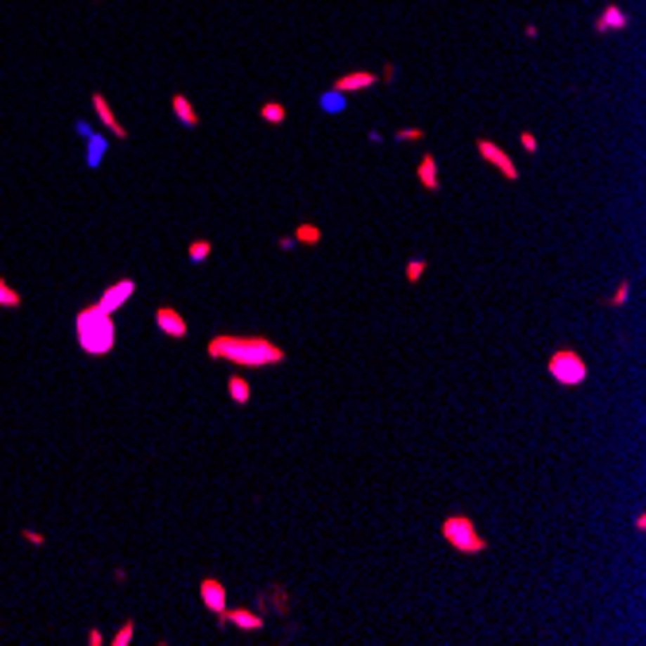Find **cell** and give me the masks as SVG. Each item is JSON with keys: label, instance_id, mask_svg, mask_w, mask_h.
<instances>
[{"label": "cell", "instance_id": "cell-19", "mask_svg": "<svg viewBox=\"0 0 646 646\" xmlns=\"http://www.w3.org/2000/svg\"><path fill=\"white\" fill-rule=\"evenodd\" d=\"M190 264H205V259H209V252H213V244L205 240V236H198V240H190Z\"/></svg>", "mask_w": 646, "mask_h": 646}, {"label": "cell", "instance_id": "cell-13", "mask_svg": "<svg viewBox=\"0 0 646 646\" xmlns=\"http://www.w3.org/2000/svg\"><path fill=\"white\" fill-rule=\"evenodd\" d=\"M171 112H174V120H179L182 128H190V132H194V128L202 124V117H198L194 101H190L186 93H174V97H171Z\"/></svg>", "mask_w": 646, "mask_h": 646}, {"label": "cell", "instance_id": "cell-16", "mask_svg": "<svg viewBox=\"0 0 646 646\" xmlns=\"http://www.w3.org/2000/svg\"><path fill=\"white\" fill-rule=\"evenodd\" d=\"M86 140H89V151H86V163H89V167H101V163H105V151H109V140H105V136H101V132H89V136H86Z\"/></svg>", "mask_w": 646, "mask_h": 646}, {"label": "cell", "instance_id": "cell-17", "mask_svg": "<svg viewBox=\"0 0 646 646\" xmlns=\"http://www.w3.org/2000/svg\"><path fill=\"white\" fill-rule=\"evenodd\" d=\"M259 120H264V124H283V120H287V105L283 101H264L259 105Z\"/></svg>", "mask_w": 646, "mask_h": 646}, {"label": "cell", "instance_id": "cell-4", "mask_svg": "<svg viewBox=\"0 0 646 646\" xmlns=\"http://www.w3.org/2000/svg\"><path fill=\"white\" fill-rule=\"evenodd\" d=\"M545 368H550V380L561 383V387H581L588 380V364H584V356L576 349H557L545 360Z\"/></svg>", "mask_w": 646, "mask_h": 646}, {"label": "cell", "instance_id": "cell-27", "mask_svg": "<svg viewBox=\"0 0 646 646\" xmlns=\"http://www.w3.org/2000/svg\"><path fill=\"white\" fill-rule=\"evenodd\" d=\"M24 542H27V545H43L47 538H43L39 530H24Z\"/></svg>", "mask_w": 646, "mask_h": 646}, {"label": "cell", "instance_id": "cell-3", "mask_svg": "<svg viewBox=\"0 0 646 646\" xmlns=\"http://www.w3.org/2000/svg\"><path fill=\"white\" fill-rule=\"evenodd\" d=\"M441 538H445V545H453L457 553H484L488 550V542H484V534L476 530L472 515H445L441 519Z\"/></svg>", "mask_w": 646, "mask_h": 646}, {"label": "cell", "instance_id": "cell-1", "mask_svg": "<svg viewBox=\"0 0 646 646\" xmlns=\"http://www.w3.org/2000/svg\"><path fill=\"white\" fill-rule=\"evenodd\" d=\"M205 352H209V360H225L236 368H275L287 360L279 344L259 333H217L205 341Z\"/></svg>", "mask_w": 646, "mask_h": 646}, {"label": "cell", "instance_id": "cell-10", "mask_svg": "<svg viewBox=\"0 0 646 646\" xmlns=\"http://www.w3.org/2000/svg\"><path fill=\"white\" fill-rule=\"evenodd\" d=\"M132 295H136V279H120V283H112V287H105V295L97 298V306H101L105 314H112V310H120Z\"/></svg>", "mask_w": 646, "mask_h": 646}, {"label": "cell", "instance_id": "cell-14", "mask_svg": "<svg viewBox=\"0 0 646 646\" xmlns=\"http://www.w3.org/2000/svg\"><path fill=\"white\" fill-rule=\"evenodd\" d=\"M418 182H422V190H429V194H437V190H441V179H437V159H434V151H426V155L418 159Z\"/></svg>", "mask_w": 646, "mask_h": 646}, {"label": "cell", "instance_id": "cell-24", "mask_svg": "<svg viewBox=\"0 0 646 646\" xmlns=\"http://www.w3.org/2000/svg\"><path fill=\"white\" fill-rule=\"evenodd\" d=\"M627 298H631V283H627V279H623V283H619V287H615V290H612V298H607V306H627Z\"/></svg>", "mask_w": 646, "mask_h": 646}, {"label": "cell", "instance_id": "cell-2", "mask_svg": "<svg viewBox=\"0 0 646 646\" xmlns=\"http://www.w3.org/2000/svg\"><path fill=\"white\" fill-rule=\"evenodd\" d=\"M74 333L86 356H109L112 344H117V325H112V314H105L101 306H86L74 318Z\"/></svg>", "mask_w": 646, "mask_h": 646}, {"label": "cell", "instance_id": "cell-26", "mask_svg": "<svg viewBox=\"0 0 646 646\" xmlns=\"http://www.w3.org/2000/svg\"><path fill=\"white\" fill-rule=\"evenodd\" d=\"M519 143H522V151H527V155H538V140H534V132H519Z\"/></svg>", "mask_w": 646, "mask_h": 646}, {"label": "cell", "instance_id": "cell-9", "mask_svg": "<svg viewBox=\"0 0 646 646\" xmlns=\"http://www.w3.org/2000/svg\"><path fill=\"white\" fill-rule=\"evenodd\" d=\"M198 596H202V604L209 607L213 615H221L228 607V592H225V584H221L217 576H205V581L198 584Z\"/></svg>", "mask_w": 646, "mask_h": 646}, {"label": "cell", "instance_id": "cell-7", "mask_svg": "<svg viewBox=\"0 0 646 646\" xmlns=\"http://www.w3.org/2000/svg\"><path fill=\"white\" fill-rule=\"evenodd\" d=\"M155 325H159V333L171 337V341H182V337L190 333L186 318H182V314L174 310V306H159V310H155Z\"/></svg>", "mask_w": 646, "mask_h": 646}, {"label": "cell", "instance_id": "cell-29", "mask_svg": "<svg viewBox=\"0 0 646 646\" xmlns=\"http://www.w3.org/2000/svg\"><path fill=\"white\" fill-rule=\"evenodd\" d=\"M380 82H395V66H391V63L380 70Z\"/></svg>", "mask_w": 646, "mask_h": 646}, {"label": "cell", "instance_id": "cell-8", "mask_svg": "<svg viewBox=\"0 0 646 646\" xmlns=\"http://www.w3.org/2000/svg\"><path fill=\"white\" fill-rule=\"evenodd\" d=\"M375 70H349V74H341V78L333 82V89L337 93H344V97H352V93H364V89H372L375 86Z\"/></svg>", "mask_w": 646, "mask_h": 646}, {"label": "cell", "instance_id": "cell-20", "mask_svg": "<svg viewBox=\"0 0 646 646\" xmlns=\"http://www.w3.org/2000/svg\"><path fill=\"white\" fill-rule=\"evenodd\" d=\"M295 244H321V228L318 225H298L295 228Z\"/></svg>", "mask_w": 646, "mask_h": 646}, {"label": "cell", "instance_id": "cell-23", "mask_svg": "<svg viewBox=\"0 0 646 646\" xmlns=\"http://www.w3.org/2000/svg\"><path fill=\"white\" fill-rule=\"evenodd\" d=\"M422 271H426V259H422V256L406 259V283H411V287H414V283L422 279Z\"/></svg>", "mask_w": 646, "mask_h": 646}, {"label": "cell", "instance_id": "cell-28", "mask_svg": "<svg viewBox=\"0 0 646 646\" xmlns=\"http://www.w3.org/2000/svg\"><path fill=\"white\" fill-rule=\"evenodd\" d=\"M86 642H89V646H105V642H109V638H105L101 631L93 627V631H89V635H86Z\"/></svg>", "mask_w": 646, "mask_h": 646}, {"label": "cell", "instance_id": "cell-5", "mask_svg": "<svg viewBox=\"0 0 646 646\" xmlns=\"http://www.w3.org/2000/svg\"><path fill=\"white\" fill-rule=\"evenodd\" d=\"M476 155H480L488 167H496V171L503 174L507 182H519V167H515V159L507 155V151L499 148L496 140H476Z\"/></svg>", "mask_w": 646, "mask_h": 646}, {"label": "cell", "instance_id": "cell-21", "mask_svg": "<svg viewBox=\"0 0 646 646\" xmlns=\"http://www.w3.org/2000/svg\"><path fill=\"white\" fill-rule=\"evenodd\" d=\"M20 302H24V298H20V290H16V287H8V283L0 279V306H8V310H20Z\"/></svg>", "mask_w": 646, "mask_h": 646}, {"label": "cell", "instance_id": "cell-6", "mask_svg": "<svg viewBox=\"0 0 646 646\" xmlns=\"http://www.w3.org/2000/svg\"><path fill=\"white\" fill-rule=\"evenodd\" d=\"M89 105H93V112H97V120H101L105 128H109V136H117V140H128V128L117 120V112H112V105H109V97L101 93V89H93V97H89Z\"/></svg>", "mask_w": 646, "mask_h": 646}, {"label": "cell", "instance_id": "cell-11", "mask_svg": "<svg viewBox=\"0 0 646 646\" xmlns=\"http://www.w3.org/2000/svg\"><path fill=\"white\" fill-rule=\"evenodd\" d=\"M217 619L228 623V627H236V631H259V627H264V615L252 612V607H225Z\"/></svg>", "mask_w": 646, "mask_h": 646}, {"label": "cell", "instance_id": "cell-25", "mask_svg": "<svg viewBox=\"0 0 646 646\" xmlns=\"http://www.w3.org/2000/svg\"><path fill=\"white\" fill-rule=\"evenodd\" d=\"M395 140L399 143H418V140H426V132H422V128H399Z\"/></svg>", "mask_w": 646, "mask_h": 646}, {"label": "cell", "instance_id": "cell-22", "mask_svg": "<svg viewBox=\"0 0 646 646\" xmlns=\"http://www.w3.org/2000/svg\"><path fill=\"white\" fill-rule=\"evenodd\" d=\"M132 638H136V623L128 619V623H120V631H117V635L109 638V642H112V646H128V642H132Z\"/></svg>", "mask_w": 646, "mask_h": 646}, {"label": "cell", "instance_id": "cell-15", "mask_svg": "<svg viewBox=\"0 0 646 646\" xmlns=\"http://www.w3.org/2000/svg\"><path fill=\"white\" fill-rule=\"evenodd\" d=\"M225 387H228V399H233L236 406H248L252 403V383L244 380V375H228Z\"/></svg>", "mask_w": 646, "mask_h": 646}, {"label": "cell", "instance_id": "cell-12", "mask_svg": "<svg viewBox=\"0 0 646 646\" xmlns=\"http://www.w3.org/2000/svg\"><path fill=\"white\" fill-rule=\"evenodd\" d=\"M627 24H631V16H627V12H623L619 4H607V8L600 12V20L592 24V32H596V35H607V32H623Z\"/></svg>", "mask_w": 646, "mask_h": 646}, {"label": "cell", "instance_id": "cell-18", "mask_svg": "<svg viewBox=\"0 0 646 646\" xmlns=\"http://www.w3.org/2000/svg\"><path fill=\"white\" fill-rule=\"evenodd\" d=\"M318 105H321V109H325V112H344V105H349V97H344V93H337V89H325V93L318 97Z\"/></svg>", "mask_w": 646, "mask_h": 646}]
</instances>
